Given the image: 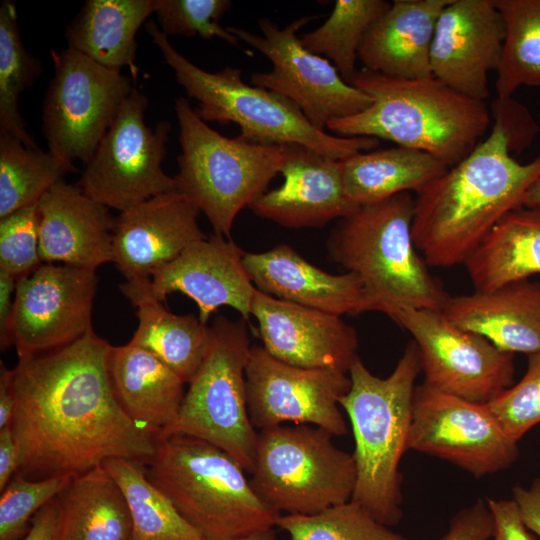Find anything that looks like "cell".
Here are the masks:
<instances>
[{
    "instance_id": "41",
    "label": "cell",
    "mask_w": 540,
    "mask_h": 540,
    "mask_svg": "<svg viewBox=\"0 0 540 540\" xmlns=\"http://www.w3.org/2000/svg\"><path fill=\"white\" fill-rule=\"evenodd\" d=\"M488 407L515 442L540 423V353L528 355L522 379L504 390Z\"/></svg>"
},
{
    "instance_id": "40",
    "label": "cell",
    "mask_w": 540,
    "mask_h": 540,
    "mask_svg": "<svg viewBox=\"0 0 540 540\" xmlns=\"http://www.w3.org/2000/svg\"><path fill=\"white\" fill-rule=\"evenodd\" d=\"M230 0H155L159 29L166 36L219 38L240 47V40L220 19L231 7Z\"/></svg>"
},
{
    "instance_id": "25",
    "label": "cell",
    "mask_w": 540,
    "mask_h": 540,
    "mask_svg": "<svg viewBox=\"0 0 540 540\" xmlns=\"http://www.w3.org/2000/svg\"><path fill=\"white\" fill-rule=\"evenodd\" d=\"M459 328L515 354L540 353V282L523 280L488 292L449 297L442 309Z\"/></svg>"
},
{
    "instance_id": "6",
    "label": "cell",
    "mask_w": 540,
    "mask_h": 540,
    "mask_svg": "<svg viewBox=\"0 0 540 540\" xmlns=\"http://www.w3.org/2000/svg\"><path fill=\"white\" fill-rule=\"evenodd\" d=\"M145 30L159 48L164 62L188 96L198 100L194 109L203 121L235 123L243 141L262 145L299 144L342 161L379 146L374 137H339L315 128L300 108L285 96L242 81L240 68L210 73L178 52L154 21Z\"/></svg>"
},
{
    "instance_id": "14",
    "label": "cell",
    "mask_w": 540,
    "mask_h": 540,
    "mask_svg": "<svg viewBox=\"0 0 540 540\" xmlns=\"http://www.w3.org/2000/svg\"><path fill=\"white\" fill-rule=\"evenodd\" d=\"M388 316L411 334L427 386L486 404L514 384V354L459 328L442 310L401 309Z\"/></svg>"
},
{
    "instance_id": "18",
    "label": "cell",
    "mask_w": 540,
    "mask_h": 540,
    "mask_svg": "<svg viewBox=\"0 0 540 540\" xmlns=\"http://www.w3.org/2000/svg\"><path fill=\"white\" fill-rule=\"evenodd\" d=\"M506 35L494 0H451L438 18L431 47L432 75L476 100L489 97Z\"/></svg>"
},
{
    "instance_id": "9",
    "label": "cell",
    "mask_w": 540,
    "mask_h": 540,
    "mask_svg": "<svg viewBox=\"0 0 540 540\" xmlns=\"http://www.w3.org/2000/svg\"><path fill=\"white\" fill-rule=\"evenodd\" d=\"M328 431L306 424L258 432L250 484L274 511L314 515L352 499L353 454L339 449Z\"/></svg>"
},
{
    "instance_id": "10",
    "label": "cell",
    "mask_w": 540,
    "mask_h": 540,
    "mask_svg": "<svg viewBox=\"0 0 540 540\" xmlns=\"http://www.w3.org/2000/svg\"><path fill=\"white\" fill-rule=\"evenodd\" d=\"M208 352L175 423L161 437L186 435L206 441L251 473L258 432L248 412L245 370L250 354L246 320L213 319ZM159 438V439H161Z\"/></svg>"
},
{
    "instance_id": "39",
    "label": "cell",
    "mask_w": 540,
    "mask_h": 540,
    "mask_svg": "<svg viewBox=\"0 0 540 540\" xmlns=\"http://www.w3.org/2000/svg\"><path fill=\"white\" fill-rule=\"evenodd\" d=\"M72 477L30 479L16 473L0 496V540H22L33 517L57 497Z\"/></svg>"
},
{
    "instance_id": "42",
    "label": "cell",
    "mask_w": 540,
    "mask_h": 540,
    "mask_svg": "<svg viewBox=\"0 0 540 540\" xmlns=\"http://www.w3.org/2000/svg\"><path fill=\"white\" fill-rule=\"evenodd\" d=\"M42 263L37 202L0 219V270L18 280Z\"/></svg>"
},
{
    "instance_id": "35",
    "label": "cell",
    "mask_w": 540,
    "mask_h": 540,
    "mask_svg": "<svg viewBox=\"0 0 540 540\" xmlns=\"http://www.w3.org/2000/svg\"><path fill=\"white\" fill-rule=\"evenodd\" d=\"M506 35L497 69L496 92L511 98L521 86L540 85V0H494Z\"/></svg>"
},
{
    "instance_id": "3",
    "label": "cell",
    "mask_w": 540,
    "mask_h": 540,
    "mask_svg": "<svg viewBox=\"0 0 540 540\" xmlns=\"http://www.w3.org/2000/svg\"><path fill=\"white\" fill-rule=\"evenodd\" d=\"M352 85L373 99L366 110L329 122L339 137H374L427 152L453 167L481 142L491 123L484 101L470 98L434 76L404 79L362 68Z\"/></svg>"
},
{
    "instance_id": "47",
    "label": "cell",
    "mask_w": 540,
    "mask_h": 540,
    "mask_svg": "<svg viewBox=\"0 0 540 540\" xmlns=\"http://www.w3.org/2000/svg\"><path fill=\"white\" fill-rule=\"evenodd\" d=\"M57 519L58 503L55 497L36 513L28 533L22 540H58Z\"/></svg>"
},
{
    "instance_id": "4",
    "label": "cell",
    "mask_w": 540,
    "mask_h": 540,
    "mask_svg": "<svg viewBox=\"0 0 540 540\" xmlns=\"http://www.w3.org/2000/svg\"><path fill=\"white\" fill-rule=\"evenodd\" d=\"M420 372L413 340L386 378L372 374L358 356L348 372L350 389L340 400L355 442L357 477L351 500L389 527L398 524L403 515L399 465L409 450L413 396Z\"/></svg>"
},
{
    "instance_id": "11",
    "label": "cell",
    "mask_w": 540,
    "mask_h": 540,
    "mask_svg": "<svg viewBox=\"0 0 540 540\" xmlns=\"http://www.w3.org/2000/svg\"><path fill=\"white\" fill-rule=\"evenodd\" d=\"M50 54L54 75L42 106L48 151L69 166L87 164L135 86L121 70L71 48Z\"/></svg>"
},
{
    "instance_id": "33",
    "label": "cell",
    "mask_w": 540,
    "mask_h": 540,
    "mask_svg": "<svg viewBox=\"0 0 540 540\" xmlns=\"http://www.w3.org/2000/svg\"><path fill=\"white\" fill-rule=\"evenodd\" d=\"M102 466L126 499L132 521L131 540H207L148 479L146 465L113 458Z\"/></svg>"
},
{
    "instance_id": "17",
    "label": "cell",
    "mask_w": 540,
    "mask_h": 540,
    "mask_svg": "<svg viewBox=\"0 0 540 540\" xmlns=\"http://www.w3.org/2000/svg\"><path fill=\"white\" fill-rule=\"evenodd\" d=\"M94 270L42 263L18 279L10 340L18 356L56 349L92 328Z\"/></svg>"
},
{
    "instance_id": "48",
    "label": "cell",
    "mask_w": 540,
    "mask_h": 540,
    "mask_svg": "<svg viewBox=\"0 0 540 540\" xmlns=\"http://www.w3.org/2000/svg\"><path fill=\"white\" fill-rule=\"evenodd\" d=\"M19 453L10 427L0 430V491L2 492L17 473Z\"/></svg>"
},
{
    "instance_id": "15",
    "label": "cell",
    "mask_w": 540,
    "mask_h": 540,
    "mask_svg": "<svg viewBox=\"0 0 540 540\" xmlns=\"http://www.w3.org/2000/svg\"><path fill=\"white\" fill-rule=\"evenodd\" d=\"M409 449L446 460L476 478L511 467L520 452L487 403L416 386Z\"/></svg>"
},
{
    "instance_id": "34",
    "label": "cell",
    "mask_w": 540,
    "mask_h": 540,
    "mask_svg": "<svg viewBox=\"0 0 540 540\" xmlns=\"http://www.w3.org/2000/svg\"><path fill=\"white\" fill-rule=\"evenodd\" d=\"M76 170L50 151L29 148L13 135L0 132V219L37 203Z\"/></svg>"
},
{
    "instance_id": "51",
    "label": "cell",
    "mask_w": 540,
    "mask_h": 540,
    "mask_svg": "<svg viewBox=\"0 0 540 540\" xmlns=\"http://www.w3.org/2000/svg\"><path fill=\"white\" fill-rule=\"evenodd\" d=\"M232 540H277L273 529H267Z\"/></svg>"
},
{
    "instance_id": "13",
    "label": "cell",
    "mask_w": 540,
    "mask_h": 540,
    "mask_svg": "<svg viewBox=\"0 0 540 540\" xmlns=\"http://www.w3.org/2000/svg\"><path fill=\"white\" fill-rule=\"evenodd\" d=\"M316 17L298 18L284 28L259 19L262 36L240 27L227 29L272 62L271 71L251 75V84L290 99L315 128L325 131L329 122L366 110L373 99L346 83L328 59L303 46L298 31Z\"/></svg>"
},
{
    "instance_id": "37",
    "label": "cell",
    "mask_w": 540,
    "mask_h": 540,
    "mask_svg": "<svg viewBox=\"0 0 540 540\" xmlns=\"http://www.w3.org/2000/svg\"><path fill=\"white\" fill-rule=\"evenodd\" d=\"M42 71L41 62L23 44L15 5L4 1L0 6V132L13 135L29 148L38 145L26 130L19 97Z\"/></svg>"
},
{
    "instance_id": "19",
    "label": "cell",
    "mask_w": 540,
    "mask_h": 540,
    "mask_svg": "<svg viewBox=\"0 0 540 540\" xmlns=\"http://www.w3.org/2000/svg\"><path fill=\"white\" fill-rule=\"evenodd\" d=\"M251 315L257 321L262 347L287 364L348 373L358 357L357 332L341 316L284 301L257 289Z\"/></svg>"
},
{
    "instance_id": "22",
    "label": "cell",
    "mask_w": 540,
    "mask_h": 540,
    "mask_svg": "<svg viewBox=\"0 0 540 540\" xmlns=\"http://www.w3.org/2000/svg\"><path fill=\"white\" fill-rule=\"evenodd\" d=\"M284 152L283 182L249 206L255 215L291 229L322 228L360 207L345 192L340 161L299 144Z\"/></svg>"
},
{
    "instance_id": "27",
    "label": "cell",
    "mask_w": 540,
    "mask_h": 540,
    "mask_svg": "<svg viewBox=\"0 0 540 540\" xmlns=\"http://www.w3.org/2000/svg\"><path fill=\"white\" fill-rule=\"evenodd\" d=\"M108 373L124 412L161 438L179 415L185 382L154 354L131 342L111 346Z\"/></svg>"
},
{
    "instance_id": "29",
    "label": "cell",
    "mask_w": 540,
    "mask_h": 540,
    "mask_svg": "<svg viewBox=\"0 0 540 540\" xmlns=\"http://www.w3.org/2000/svg\"><path fill=\"white\" fill-rule=\"evenodd\" d=\"M154 10L155 0H87L67 26L68 48L136 78V34Z\"/></svg>"
},
{
    "instance_id": "7",
    "label": "cell",
    "mask_w": 540,
    "mask_h": 540,
    "mask_svg": "<svg viewBox=\"0 0 540 540\" xmlns=\"http://www.w3.org/2000/svg\"><path fill=\"white\" fill-rule=\"evenodd\" d=\"M244 469L201 439H158L148 479L207 540H232L272 529L281 515L253 490Z\"/></svg>"
},
{
    "instance_id": "5",
    "label": "cell",
    "mask_w": 540,
    "mask_h": 540,
    "mask_svg": "<svg viewBox=\"0 0 540 540\" xmlns=\"http://www.w3.org/2000/svg\"><path fill=\"white\" fill-rule=\"evenodd\" d=\"M410 192L360 206L331 231L332 261L358 276L379 312L442 310L450 297L431 274L413 237Z\"/></svg>"
},
{
    "instance_id": "21",
    "label": "cell",
    "mask_w": 540,
    "mask_h": 540,
    "mask_svg": "<svg viewBox=\"0 0 540 540\" xmlns=\"http://www.w3.org/2000/svg\"><path fill=\"white\" fill-rule=\"evenodd\" d=\"M200 211L184 196L169 192L120 212L113 233V257L125 281L151 279L189 245L206 238Z\"/></svg>"
},
{
    "instance_id": "23",
    "label": "cell",
    "mask_w": 540,
    "mask_h": 540,
    "mask_svg": "<svg viewBox=\"0 0 540 540\" xmlns=\"http://www.w3.org/2000/svg\"><path fill=\"white\" fill-rule=\"evenodd\" d=\"M77 184L58 182L38 201L43 263L94 270L112 262L116 217Z\"/></svg>"
},
{
    "instance_id": "38",
    "label": "cell",
    "mask_w": 540,
    "mask_h": 540,
    "mask_svg": "<svg viewBox=\"0 0 540 540\" xmlns=\"http://www.w3.org/2000/svg\"><path fill=\"white\" fill-rule=\"evenodd\" d=\"M276 526L290 540H408L353 500L314 515H280Z\"/></svg>"
},
{
    "instance_id": "8",
    "label": "cell",
    "mask_w": 540,
    "mask_h": 540,
    "mask_svg": "<svg viewBox=\"0 0 540 540\" xmlns=\"http://www.w3.org/2000/svg\"><path fill=\"white\" fill-rule=\"evenodd\" d=\"M181 154L176 192L202 212L215 234L231 237L235 218L262 194L285 158L284 145L227 138L209 127L189 100H175Z\"/></svg>"
},
{
    "instance_id": "16",
    "label": "cell",
    "mask_w": 540,
    "mask_h": 540,
    "mask_svg": "<svg viewBox=\"0 0 540 540\" xmlns=\"http://www.w3.org/2000/svg\"><path fill=\"white\" fill-rule=\"evenodd\" d=\"M245 381L249 417L255 429L292 422L322 428L333 436L347 434L340 400L350 389L348 373L293 366L254 345Z\"/></svg>"
},
{
    "instance_id": "12",
    "label": "cell",
    "mask_w": 540,
    "mask_h": 540,
    "mask_svg": "<svg viewBox=\"0 0 540 540\" xmlns=\"http://www.w3.org/2000/svg\"><path fill=\"white\" fill-rule=\"evenodd\" d=\"M147 96L133 88L81 174L77 185L120 212L157 195L176 191L162 169L171 125L145 123Z\"/></svg>"
},
{
    "instance_id": "46",
    "label": "cell",
    "mask_w": 540,
    "mask_h": 540,
    "mask_svg": "<svg viewBox=\"0 0 540 540\" xmlns=\"http://www.w3.org/2000/svg\"><path fill=\"white\" fill-rule=\"evenodd\" d=\"M17 281L10 273L0 270V347L2 351L11 346L10 333Z\"/></svg>"
},
{
    "instance_id": "45",
    "label": "cell",
    "mask_w": 540,
    "mask_h": 540,
    "mask_svg": "<svg viewBox=\"0 0 540 540\" xmlns=\"http://www.w3.org/2000/svg\"><path fill=\"white\" fill-rule=\"evenodd\" d=\"M512 493L526 527L540 537V478L528 488L515 486Z\"/></svg>"
},
{
    "instance_id": "49",
    "label": "cell",
    "mask_w": 540,
    "mask_h": 540,
    "mask_svg": "<svg viewBox=\"0 0 540 540\" xmlns=\"http://www.w3.org/2000/svg\"><path fill=\"white\" fill-rule=\"evenodd\" d=\"M15 408L13 369L0 362V430L10 427Z\"/></svg>"
},
{
    "instance_id": "1",
    "label": "cell",
    "mask_w": 540,
    "mask_h": 540,
    "mask_svg": "<svg viewBox=\"0 0 540 540\" xmlns=\"http://www.w3.org/2000/svg\"><path fill=\"white\" fill-rule=\"evenodd\" d=\"M111 346L92 329L65 346L18 356L11 430L30 479L75 477L113 458L147 465L158 439L118 403L108 373Z\"/></svg>"
},
{
    "instance_id": "32",
    "label": "cell",
    "mask_w": 540,
    "mask_h": 540,
    "mask_svg": "<svg viewBox=\"0 0 540 540\" xmlns=\"http://www.w3.org/2000/svg\"><path fill=\"white\" fill-rule=\"evenodd\" d=\"M340 165L345 192L358 206L417 193L449 169L427 152L402 146L357 153Z\"/></svg>"
},
{
    "instance_id": "43",
    "label": "cell",
    "mask_w": 540,
    "mask_h": 540,
    "mask_svg": "<svg viewBox=\"0 0 540 540\" xmlns=\"http://www.w3.org/2000/svg\"><path fill=\"white\" fill-rule=\"evenodd\" d=\"M492 534L491 511L486 498H479L451 519L440 540H490Z\"/></svg>"
},
{
    "instance_id": "24",
    "label": "cell",
    "mask_w": 540,
    "mask_h": 540,
    "mask_svg": "<svg viewBox=\"0 0 540 540\" xmlns=\"http://www.w3.org/2000/svg\"><path fill=\"white\" fill-rule=\"evenodd\" d=\"M243 263L255 288L275 298L341 317L378 311L357 275L328 273L288 244L245 252Z\"/></svg>"
},
{
    "instance_id": "28",
    "label": "cell",
    "mask_w": 540,
    "mask_h": 540,
    "mask_svg": "<svg viewBox=\"0 0 540 540\" xmlns=\"http://www.w3.org/2000/svg\"><path fill=\"white\" fill-rule=\"evenodd\" d=\"M150 279L125 281L122 294L136 309L138 326L129 342L161 360L185 383L199 370L211 343V328L193 314L176 315L148 290Z\"/></svg>"
},
{
    "instance_id": "20",
    "label": "cell",
    "mask_w": 540,
    "mask_h": 540,
    "mask_svg": "<svg viewBox=\"0 0 540 540\" xmlns=\"http://www.w3.org/2000/svg\"><path fill=\"white\" fill-rule=\"evenodd\" d=\"M244 254L231 238L213 233L156 271L148 290L162 302L174 292L186 295L197 305L204 324L221 306L233 308L247 320L256 288L245 269Z\"/></svg>"
},
{
    "instance_id": "31",
    "label": "cell",
    "mask_w": 540,
    "mask_h": 540,
    "mask_svg": "<svg viewBox=\"0 0 540 540\" xmlns=\"http://www.w3.org/2000/svg\"><path fill=\"white\" fill-rule=\"evenodd\" d=\"M464 266L476 292L540 274V211L519 207L508 213Z\"/></svg>"
},
{
    "instance_id": "2",
    "label": "cell",
    "mask_w": 540,
    "mask_h": 540,
    "mask_svg": "<svg viewBox=\"0 0 540 540\" xmlns=\"http://www.w3.org/2000/svg\"><path fill=\"white\" fill-rule=\"evenodd\" d=\"M490 134L461 162L416 194L412 237L428 266L465 264L491 230L522 207L540 177V155L519 163L517 134L498 115Z\"/></svg>"
},
{
    "instance_id": "50",
    "label": "cell",
    "mask_w": 540,
    "mask_h": 540,
    "mask_svg": "<svg viewBox=\"0 0 540 540\" xmlns=\"http://www.w3.org/2000/svg\"><path fill=\"white\" fill-rule=\"evenodd\" d=\"M522 207L540 211V177L530 186L522 200Z\"/></svg>"
},
{
    "instance_id": "30",
    "label": "cell",
    "mask_w": 540,
    "mask_h": 540,
    "mask_svg": "<svg viewBox=\"0 0 540 540\" xmlns=\"http://www.w3.org/2000/svg\"><path fill=\"white\" fill-rule=\"evenodd\" d=\"M57 503L58 540H131L126 499L103 466L73 477Z\"/></svg>"
},
{
    "instance_id": "36",
    "label": "cell",
    "mask_w": 540,
    "mask_h": 540,
    "mask_svg": "<svg viewBox=\"0 0 540 540\" xmlns=\"http://www.w3.org/2000/svg\"><path fill=\"white\" fill-rule=\"evenodd\" d=\"M385 0H337L327 20L300 39L310 52L325 56L352 85L360 45L372 25L390 8Z\"/></svg>"
},
{
    "instance_id": "44",
    "label": "cell",
    "mask_w": 540,
    "mask_h": 540,
    "mask_svg": "<svg viewBox=\"0 0 540 540\" xmlns=\"http://www.w3.org/2000/svg\"><path fill=\"white\" fill-rule=\"evenodd\" d=\"M486 500L493 518V534L490 540H535L513 499Z\"/></svg>"
},
{
    "instance_id": "26",
    "label": "cell",
    "mask_w": 540,
    "mask_h": 540,
    "mask_svg": "<svg viewBox=\"0 0 540 540\" xmlns=\"http://www.w3.org/2000/svg\"><path fill=\"white\" fill-rule=\"evenodd\" d=\"M451 0H394L365 35L358 58L386 76L422 79L432 75L431 47L443 9Z\"/></svg>"
}]
</instances>
